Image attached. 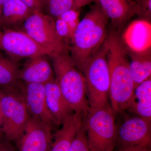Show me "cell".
I'll return each mask as SVG.
<instances>
[{"mask_svg":"<svg viewBox=\"0 0 151 151\" xmlns=\"http://www.w3.org/2000/svg\"><path fill=\"white\" fill-rule=\"evenodd\" d=\"M11 142L6 138L0 137V151H16Z\"/></svg>","mask_w":151,"mask_h":151,"instance_id":"obj_27","label":"cell"},{"mask_svg":"<svg viewBox=\"0 0 151 151\" xmlns=\"http://www.w3.org/2000/svg\"><path fill=\"white\" fill-rule=\"evenodd\" d=\"M4 28L2 22V6L0 5V28Z\"/></svg>","mask_w":151,"mask_h":151,"instance_id":"obj_31","label":"cell"},{"mask_svg":"<svg viewBox=\"0 0 151 151\" xmlns=\"http://www.w3.org/2000/svg\"><path fill=\"white\" fill-rule=\"evenodd\" d=\"M33 12H41L44 7L43 0H20Z\"/></svg>","mask_w":151,"mask_h":151,"instance_id":"obj_26","label":"cell"},{"mask_svg":"<svg viewBox=\"0 0 151 151\" xmlns=\"http://www.w3.org/2000/svg\"><path fill=\"white\" fill-rule=\"evenodd\" d=\"M82 73L86 82L89 108H99L109 104L110 73L105 41L89 60Z\"/></svg>","mask_w":151,"mask_h":151,"instance_id":"obj_4","label":"cell"},{"mask_svg":"<svg viewBox=\"0 0 151 151\" xmlns=\"http://www.w3.org/2000/svg\"><path fill=\"white\" fill-rule=\"evenodd\" d=\"M95 2L111 19L113 29L120 34L127 22L137 14L136 0H96Z\"/></svg>","mask_w":151,"mask_h":151,"instance_id":"obj_13","label":"cell"},{"mask_svg":"<svg viewBox=\"0 0 151 151\" xmlns=\"http://www.w3.org/2000/svg\"><path fill=\"white\" fill-rule=\"evenodd\" d=\"M68 151H90L87 143L84 120Z\"/></svg>","mask_w":151,"mask_h":151,"instance_id":"obj_22","label":"cell"},{"mask_svg":"<svg viewBox=\"0 0 151 151\" xmlns=\"http://www.w3.org/2000/svg\"><path fill=\"white\" fill-rule=\"evenodd\" d=\"M17 89L30 116L56 125L47 106L44 84L20 81Z\"/></svg>","mask_w":151,"mask_h":151,"instance_id":"obj_11","label":"cell"},{"mask_svg":"<svg viewBox=\"0 0 151 151\" xmlns=\"http://www.w3.org/2000/svg\"><path fill=\"white\" fill-rule=\"evenodd\" d=\"M23 23L22 31L40 46L50 52L51 55L69 51L70 46L56 32L53 18L41 12H35Z\"/></svg>","mask_w":151,"mask_h":151,"instance_id":"obj_7","label":"cell"},{"mask_svg":"<svg viewBox=\"0 0 151 151\" xmlns=\"http://www.w3.org/2000/svg\"><path fill=\"white\" fill-rule=\"evenodd\" d=\"M48 15L57 19L66 11L74 9L73 0H43Z\"/></svg>","mask_w":151,"mask_h":151,"instance_id":"obj_21","label":"cell"},{"mask_svg":"<svg viewBox=\"0 0 151 151\" xmlns=\"http://www.w3.org/2000/svg\"><path fill=\"white\" fill-rule=\"evenodd\" d=\"M47 106L56 125H62L74 112L61 92L56 78L44 84Z\"/></svg>","mask_w":151,"mask_h":151,"instance_id":"obj_15","label":"cell"},{"mask_svg":"<svg viewBox=\"0 0 151 151\" xmlns=\"http://www.w3.org/2000/svg\"><path fill=\"white\" fill-rule=\"evenodd\" d=\"M126 110L151 120V78L135 87Z\"/></svg>","mask_w":151,"mask_h":151,"instance_id":"obj_17","label":"cell"},{"mask_svg":"<svg viewBox=\"0 0 151 151\" xmlns=\"http://www.w3.org/2000/svg\"><path fill=\"white\" fill-rule=\"evenodd\" d=\"M33 12L20 0H8L2 6L4 27H12L24 22Z\"/></svg>","mask_w":151,"mask_h":151,"instance_id":"obj_18","label":"cell"},{"mask_svg":"<svg viewBox=\"0 0 151 151\" xmlns=\"http://www.w3.org/2000/svg\"><path fill=\"white\" fill-rule=\"evenodd\" d=\"M47 55H40L29 58L19 70L20 81L25 83L45 84L55 78L52 65Z\"/></svg>","mask_w":151,"mask_h":151,"instance_id":"obj_14","label":"cell"},{"mask_svg":"<svg viewBox=\"0 0 151 151\" xmlns=\"http://www.w3.org/2000/svg\"><path fill=\"white\" fill-rule=\"evenodd\" d=\"M19 70L17 63L0 52V88L17 87L20 83Z\"/></svg>","mask_w":151,"mask_h":151,"instance_id":"obj_20","label":"cell"},{"mask_svg":"<svg viewBox=\"0 0 151 151\" xmlns=\"http://www.w3.org/2000/svg\"><path fill=\"white\" fill-rule=\"evenodd\" d=\"M52 125L31 116L17 142L19 151H49L52 142Z\"/></svg>","mask_w":151,"mask_h":151,"instance_id":"obj_10","label":"cell"},{"mask_svg":"<svg viewBox=\"0 0 151 151\" xmlns=\"http://www.w3.org/2000/svg\"><path fill=\"white\" fill-rule=\"evenodd\" d=\"M17 87L0 88V106L3 118L2 133L6 139L17 142L22 135L30 117Z\"/></svg>","mask_w":151,"mask_h":151,"instance_id":"obj_6","label":"cell"},{"mask_svg":"<svg viewBox=\"0 0 151 151\" xmlns=\"http://www.w3.org/2000/svg\"><path fill=\"white\" fill-rule=\"evenodd\" d=\"M151 120L140 116L129 117L116 124L115 147L118 150L139 146L151 147Z\"/></svg>","mask_w":151,"mask_h":151,"instance_id":"obj_9","label":"cell"},{"mask_svg":"<svg viewBox=\"0 0 151 151\" xmlns=\"http://www.w3.org/2000/svg\"><path fill=\"white\" fill-rule=\"evenodd\" d=\"M3 114L2 112L1 109V106H0V137L1 136L2 133V127L3 124Z\"/></svg>","mask_w":151,"mask_h":151,"instance_id":"obj_30","label":"cell"},{"mask_svg":"<svg viewBox=\"0 0 151 151\" xmlns=\"http://www.w3.org/2000/svg\"><path fill=\"white\" fill-rule=\"evenodd\" d=\"M117 151H151L150 147L149 146H139L130 148L117 150Z\"/></svg>","mask_w":151,"mask_h":151,"instance_id":"obj_28","label":"cell"},{"mask_svg":"<svg viewBox=\"0 0 151 151\" xmlns=\"http://www.w3.org/2000/svg\"><path fill=\"white\" fill-rule=\"evenodd\" d=\"M137 6L136 14L142 18L150 21L151 0H136Z\"/></svg>","mask_w":151,"mask_h":151,"instance_id":"obj_23","label":"cell"},{"mask_svg":"<svg viewBox=\"0 0 151 151\" xmlns=\"http://www.w3.org/2000/svg\"><path fill=\"white\" fill-rule=\"evenodd\" d=\"M73 1L74 3V8H79L92 2H95L96 0H73Z\"/></svg>","mask_w":151,"mask_h":151,"instance_id":"obj_29","label":"cell"},{"mask_svg":"<svg viewBox=\"0 0 151 151\" xmlns=\"http://www.w3.org/2000/svg\"><path fill=\"white\" fill-rule=\"evenodd\" d=\"M108 20L97 4L93 6L76 29L69 54L76 67L82 72L93 54L107 37Z\"/></svg>","mask_w":151,"mask_h":151,"instance_id":"obj_2","label":"cell"},{"mask_svg":"<svg viewBox=\"0 0 151 151\" xmlns=\"http://www.w3.org/2000/svg\"><path fill=\"white\" fill-rule=\"evenodd\" d=\"M127 51L137 54L151 53V24L142 19L130 23L121 35Z\"/></svg>","mask_w":151,"mask_h":151,"instance_id":"obj_12","label":"cell"},{"mask_svg":"<svg viewBox=\"0 0 151 151\" xmlns=\"http://www.w3.org/2000/svg\"><path fill=\"white\" fill-rule=\"evenodd\" d=\"M56 19L55 22V29L58 35L65 42H67L68 40H71L72 35L67 23L59 18Z\"/></svg>","mask_w":151,"mask_h":151,"instance_id":"obj_24","label":"cell"},{"mask_svg":"<svg viewBox=\"0 0 151 151\" xmlns=\"http://www.w3.org/2000/svg\"><path fill=\"white\" fill-rule=\"evenodd\" d=\"M8 0H0V5L3 6L6 2Z\"/></svg>","mask_w":151,"mask_h":151,"instance_id":"obj_32","label":"cell"},{"mask_svg":"<svg viewBox=\"0 0 151 151\" xmlns=\"http://www.w3.org/2000/svg\"><path fill=\"white\" fill-rule=\"evenodd\" d=\"M48 57L60 89L68 105L73 112L86 116L89 105L84 74L74 64L69 51Z\"/></svg>","mask_w":151,"mask_h":151,"instance_id":"obj_3","label":"cell"},{"mask_svg":"<svg viewBox=\"0 0 151 151\" xmlns=\"http://www.w3.org/2000/svg\"><path fill=\"white\" fill-rule=\"evenodd\" d=\"M67 23L73 22H80L79 19V12L74 9L66 11L59 17Z\"/></svg>","mask_w":151,"mask_h":151,"instance_id":"obj_25","label":"cell"},{"mask_svg":"<svg viewBox=\"0 0 151 151\" xmlns=\"http://www.w3.org/2000/svg\"><path fill=\"white\" fill-rule=\"evenodd\" d=\"M131 60L130 70L135 87L151 78V53L137 54L128 52Z\"/></svg>","mask_w":151,"mask_h":151,"instance_id":"obj_19","label":"cell"},{"mask_svg":"<svg viewBox=\"0 0 151 151\" xmlns=\"http://www.w3.org/2000/svg\"><path fill=\"white\" fill-rule=\"evenodd\" d=\"M0 51L17 63L24 58L51 55L50 52L38 45L22 31L9 28L0 30Z\"/></svg>","mask_w":151,"mask_h":151,"instance_id":"obj_8","label":"cell"},{"mask_svg":"<svg viewBox=\"0 0 151 151\" xmlns=\"http://www.w3.org/2000/svg\"><path fill=\"white\" fill-rule=\"evenodd\" d=\"M105 43L110 69L111 107L116 114L122 113L126 111L135 88L128 51L120 34L113 29L107 35Z\"/></svg>","mask_w":151,"mask_h":151,"instance_id":"obj_1","label":"cell"},{"mask_svg":"<svg viewBox=\"0 0 151 151\" xmlns=\"http://www.w3.org/2000/svg\"><path fill=\"white\" fill-rule=\"evenodd\" d=\"M116 114L109 104L99 108H89L84 123L89 151H114Z\"/></svg>","mask_w":151,"mask_h":151,"instance_id":"obj_5","label":"cell"},{"mask_svg":"<svg viewBox=\"0 0 151 151\" xmlns=\"http://www.w3.org/2000/svg\"><path fill=\"white\" fill-rule=\"evenodd\" d=\"M85 117L79 112L69 116L53 135L54 141L49 151H68Z\"/></svg>","mask_w":151,"mask_h":151,"instance_id":"obj_16","label":"cell"}]
</instances>
